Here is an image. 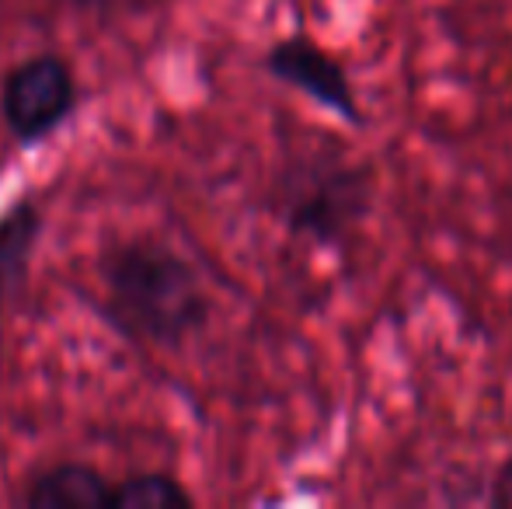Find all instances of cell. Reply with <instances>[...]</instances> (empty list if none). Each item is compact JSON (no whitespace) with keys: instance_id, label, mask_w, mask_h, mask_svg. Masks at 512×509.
Wrapping results in <instances>:
<instances>
[{"instance_id":"obj_1","label":"cell","mask_w":512,"mask_h":509,"mask_svg":"<svg viewBox=\"0 0 512 509\" xmlns=\"http://www.w3.org/2000/svg\"><path fill=\"white\" fill-rule=\"evenodd\" d=\"M108 290L115 300V314L129 328L157 339H175L203 314V290L196 272L157 245H133L112 255Z\"/></svg>"},{"instance_id":"obj_2","label":"cell","mask_w":512,"mask_h":509,"mask_svg":"<svg viewBox=\"0 0 512 509\" xmlns=\"http://www.w3.org/2000/svg\"><path fill=\"white\" fill-rule=\"evenodd\" d=\"M74 105V74L56 56L21 63L4 81V119L25 140L63 123Z\"/></svg>"},{"instance_id":"obj_3","label":"cell","mask_w":512,"mask_h":509,"mask_svg":"<svg viewBox=\"0 0 512 509\" xmlns=\"http://www.w3.org/2000/svg\"><path fill=\"white\" fill-rule=\"evenodd\" d=\"M272 74H279L283 81L304 88L307 95H314L317 102H324L328 109L342 112L349 123H359V105L352 98V88L345 81L342 67H338L331 56H324L317 46H310L304 39L283 42V46L272 49L269 56Z\"/></svg>"},{"instance_id":"obj_4","label":"cell","mask_w":512,"mask_h":509,"mask_svg":"<svg viewBox=\"0 0 512 509\" xmlns=\"http://www.w3.org/2000/svg\"><path fill=\"white\" fill-rule=\"evenodd\" d=\"M108 499H112V489L95 468L60 464L35 478L25 503L35 509H102Z\"/></svg>"},{"instance_id":"obj_5","label":"cell","mask_w":512,"mask_h":509,"mask_svg":"<svg viewBox=\"0 0 512 509\" xmlns=\"http://www.w3.org/2000/svg\"><path fill=\"white\" fill-rule=\"evenodd\" d=\"M189 492L178 482L164 475H136L129 482L115 485L108 506L115 509H171V506H189Z\"/></svg>"},{"instance_id":"obj_6","label":"cell","mask_w":512,"mask_h":509,"mask_svg":"<svg viewBox=\"0 0 512 509\" xmlns=\"http://www.w3.org/2000/svg\"><path fill=\"white\" fill-rule=\"evenodd\" d=\"M28 238H35V217L28 210H18L4 227H0V283L11 276V269L21 265Z\"/></svg>"},{"instance_id":"obj_7","label":"cell","mask_w":512,"mask_h":509,"mask_svg":"<svg viewBox=\"0 0 512 509\" xmlns=\"http://www.w3.org/2000/svg\"><path fill=\"white\" fill-rule=\"evenodd\" d=\"M492 503L502 509H512V461L495 475V489H492Z\"/></svg>"},{"instance_id":"obj_8","label":"cell","mask_w":512,"mask_h":509,"mask_svg":"<svg viewBox=\"0 0 512 509\" xmlns=\"http://www.w3.org/2000/svg\"><path fill=\"white\" fill-rule=\"evenodd\" d=\"M84 4H108V0H84Z\"/></svg>"}]
</instances>
